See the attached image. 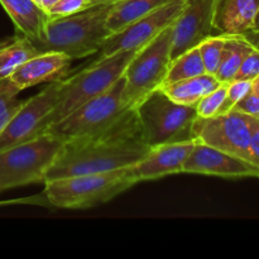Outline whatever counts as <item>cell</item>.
I'll return each instance as SVG.
<instances>
[{"label":"cell","instance_id":"6da1fadb","mask_svg":"<svg viewBox=\"0 0 259 259\" xmlns=\"http://www.w3.org/2000/svg\"><path fill=\"white\" fill-rule=\"evenodd\" d=\"M141 137L136 110L131 109L100 133L63 142L46 180L103 174L136 164L149 152Z\"/></svg>","mask_w":259,"mask_h":259},{"label":"cell","instance_id":"7a4b0ae2","mask_svg":"<svg viewBox=\"0 0 259 259\" xmlns=\"http://www.w3.org/2000/svg\"><path fill=\"white\" fill-rule=\"evenodd\" d=\"M113 7L114 4L91 5L76 14L50 18L45 34L33 40V46L39 53L61 52L72 60L95 55L111 34L108 17Z\"/></svg>","mask_w":259,"mask_h":259},{"label":"cell","instance_id":"3957f363","mask_svg":"<svg viewBox=\"0 0 259 259\" xmlns=\"http://www.w3.org/2000/svg\"><path fill=\"white\" fill-rule=\"evenodd\" d=\"M137 51L138 50L123 51L106 58L94 60L75 76L62 78L57 103L43 121L39 134L80 108L82 104L109 90L123 76Z\"/></svg>","mask_w":259,"mask_h":259},{"label":"cell","instance_id":"277c9868","mask_svg":"<svg viewBox=\"0 0 259 259\" xmlns=\"http://www.w3.org/2000/svg\"><path fill=\"white\" fill-rule=\"evenodd\" d=\"M128 168L47 180L43 195L48 204L61 209L96 206L110 201L136 185L129 176Z\"/></svg>","mask_w":259,"mask_h":259},{"label":"cell","instance_id":"5b68a950","mask_svg":"<svg viewBox=\"0 0 259 259\" xmlns=\"http://www.w3.org/2000/svg\"><path fill=\"white\" fill-rule=\"evenodd\" d=\"M141 137L149 147L176 143L192 138V123L197 118L195 105L171 100L161 89L152 91L136 106Z\"/></svg>","mask_w":259,"mask_h":259},{"label":"cell","instance_id":"8992f818","mask_svg":"<svg viewBox=\"0 0 259 259\" xmlns=\"http://www.w3.org/2000/svg\"><path fill=\"white\" fill-rule=\"evenodd\" d=\"M63 142L50 133L0 151V191L45 182Z\"/></svg>","mask_w":259,"mask_h":259},{"label":"cell","instance_id":"52a82bcc","mask_svg":"<svg viewBox=\"0 0 259 259\" xmlns=\"http://www.w3.org/2000/svg\"><path fill=\"white\" fill-rule=\"evenodd\" d=\"M124 77L121 76L109 90L82 104L57 123L48 126L43 133H50L62 142L83 138L100 133L114 125L128 113L131 106L124 101Z\"/></svg>","mask_w":259,"mask_h":259},{"label":"cell","instance_id":"ba28073f","mask_svg":"<svg viewBox=\"0 0 259 259\" xmlns=\"http://www.w3.org/2000/svg\"><path fill=\"white\" fill-rule=\"evenodd\" d=\"M172 25L137 51L126 66L123 98L131 108L164 83L172 61Z\"/></svg>","mask_w":259,"mask_h":259},{"label":"cell","instance_id":"9c48e42d","mask_svg":"<svg viewBox=\"0 0 259 259\" xmlns=\"http://www.w3.org/2000/svg\"><path fill=\"white\" fill-rule=\"evenodd\" d=\"M192 138L250 162V115L232 110L192 123Z\"/></svg>","mask_w":259,"mask_h":259},{"label":"cell","instance_id":"30bf717a","mask_svg":"<svg viewBox=\"0 0 259 259\" xmlns=\"http://www.w3.org/2000/svg\"><path fill=\"white\" fill-rule=\"evenodd\" d=\"M187 0H169L153 12L129 23L105 39L96 60L106 58L123 51L141 50L167 27L174 24L186 7Z\"/></svg>","mask_w":259,"mask_h":259},{"label":"cell","instance_id":"8fae6325","mask_svg":"<svg viewBox=\"0 0 259 259\" xmlns=\"http://www.w3.org/2000/svg\"><path fill=\"white\" fill-rule=\"evenodd\" d=\"M61 81L50 82L34 96L23 100L15 115L0 133V151L29 141L40 133L43 121L58 100Z\"/></svg>","mask_w":259,"mask_h":259},{"label":"cell","instance_id":"7c38bea8","mask_svg":"<svg viewBox=\"0 0 259 259\" xmlns=\"http://www.w3.org/2000/svg\"><path fill=\"white\" fill-rule=\"evenodd\" d=\"M219 2L187 0L184 12L172 25V60L212 34Z\"/></svg>","mask_w":259,"mask_h":259},{"label":"cell","instance_id":"4fadbf2b","mask_svg":"<svg viewBox=\"0 0 259 259\" xmlns=\"http://www.w3.org/2000/svg\"><path fill=\"white\" fill-rule=\"evenodd\" d=\"M182 174L210 175L223 179H259V168L252 162L196 142L185 161Z\"/></svg>","mask_w":259,"mask_h":259},{"label":"cell","instance_id":"5bb4252c","mask_svg":"<svg viewBox=\"0 0 259 259\" xmlns=\"http://www.w3.org/2000/svg\"><path fill=\"white\" fill-rule=\"evenodd\" d=\"M195 143V139H190L151 147L141 161L128 168L132 181L137 185L138 182L153 181L168 175L182 174V167Z\"/></svg>","mask_w":259,"mask_h":259},{"label":"cell","instance_id":"9a60e30c","mask_svg":"<svg viewBox=\"0 0 259 259\" xmlns=\"http://www.w3.org/2000/svg\"><path fill=\"white\" fill-rule=\"evenodd\" d=\"M72 58L61 52H43L20 65L9 80L20 91L45 82L62 80L70 72Z\"/></svg>","mask_w":259,"mask_h":259},{"label":"cell","instance_id":"2e32d148","mask_svg":"<svg viewBox=\"0 0 259 259\" xmlns=\"http://www.w3.org/2000/svg\"><path fill=\"white\" fill-rule=\"evenodd\" d=\"M259 0H220L214 19V30L223 35H242L252 29Z\"/></svg>","mask_w":259,"mask_h":259},{"label":"cell","instance_id":"e0dca14e","mask_svg":"<svg viewBox=\"0 0 259 259\" xmlns=\"http://www.w3.org/2000/svg\"><path fill=\"white\" fill-rule=\"evenodd\" d=\"M0 4L22 35L32 42L43 37L50 15L34 0H0Z\"/></svg>","mask_w":259,"mask_h":259},{"label":"cell","instance_id":"ac0fdd59","mask_svg":"<svg viewBox=\"0 0 259 259\" xmlns=\"http://www.w3.org/2000/svg\"><path fill=\"white\" fill-rule=\"evenodd\" d=\"M220 85L222 82L215 77V75L205 72L195 77L164 83L159 89L176 103L182 105H196L197 101L201 100L205 95L214 91Z\"/></svg>","mask_w":259,"mask_h":259},{"label":"cell","instance_id":"d6986e66","mask_svg":"<svg viewBox=\"0 0 259 259\" xmlns=\"http://www.w3.org/2000/svg\"><path fill=\"white\" fill-rule=\"evenodd\" d=\"M38 53L32 40L24 35L0 40V81L9 78L20 65Z\"/></svg>","mask_w":259,"mask_h":259},{"label":"cell","instance_id":"ffe728a7","mask_svg":"<svg viewBox=\"0 0 259 259\" xmlns=\"http://www.w3.org/2000/svg\"><path fill=\"white\" fill-rule=\"evenodd\" d=\"M225 43L223 47L222 58L215 77L222 83L234 80L240 65L245 56L253 50L252 46L242 35H225Z\"/></svg>","mask_w":259,"mask_h":259},{"label":"cell","instance_id":"44dd1931","mask_svg":"<svg viewBox=\"0 0 259 259\" xmlns=\"http://www.w3.org/2000/svg\"><path fill=\"white\" fill-rule=\"evenodd\" d=\"M169 0H121L114 4L108 17V28L111 33L118 32L129 23L153 12Z\"/></svg>","mask_w":259,"mask_h":259},{"label":"cell","instance_id":"7402d4cb","mask_svg":"<svg viewBox=\"0 0 259 259\" xmlns=\"http://www.w3.org/2000/svg\"><path fill=\"white\" fill-rule=\"evenodd\" d=\"M206 71H205L204 62H202L199 47L196 46V47L190 48L186 52L181 53L179 57L171 61L164 83H171L180 80H185V78L195 77V76L202 75Z\"/></svg>","mask_w":259,"mask_h":259},{"label":"cell","instance_id":"603a6c76","mask_svg":"<svg viewBox=\"0 0 259 259\" xmlns=\"http://www.w3.org/2000/svg\"><path fill=\"white\" fill-rule=\"evenodd\" d=\"M225 35H210L197 45L201 55L202 62H204L205 71L207 73L215 75L218 67H219L220 58H222L223 47L225 43Z\"/></svg>","mask_w":259,"mask_h":259},{"label":"cell","instance_id":"cb8c5ba5","mask_svg":"<svg viewBox=\"0 0 259 259\" xmlns=\"http://www.w3.org/2000/svg\"><path fill=\"white\" fill-rule=\"evenodd\" d=\"M227 89L228 82L222 83L219 88H217L214 91L205 95L201 100L197 101L196 105H195L197 116H200V118H210V116L218 115L225 100V96H227Z\"/></svg>","mask_w":259,"mask_h":259},{"label":"cell","instance_id":"d4e9b609","mask_svg":"<svg viewBox=\"0 0 259 259\" xmlns=\"http://www.w3.org/2000/svg\"><path fill=\"white\" fill-rule=\"evenodd\" d=\"M250 88V81L245 80H233L228 82L227 89V96L223 103L222 108H220L219 114L228 113L234 109V106L247 95Z\"/></svg>","mask_w":259,"mask_h":259},{"label":"cell","instance_id":"484cf974","mask_svg":"<svg viewBox=\"0 0 259 259\" xmlns=\"http://www.w3.org/2000/svg\"><path fill=\"white\" fill-rule=\"evenodd\" d=\"M233 110L240 111V113L254 116V118H259V76L250 81L249 91L234 106Z\"/></svg>","mask_w":259,"mask_h":259},{"label":"cell","instance_id":"4316f807","mask_svg":"<svg viewBox=\"0 0 259 259\" xmlns=\"http://www.w3.org/2000/svg\"><path fill=\"white\" fill-rule=\"evenodd\" d=\"M89 7H91L89 0H58L47 13L50 18L67 17L82 12Z\"/></svg>","mask_w":259,"mask_h":259},{"label":"cell","instance_id":"83f0119b","mask_svg":"<svg viewBox=\"0 0 259 259\" xmlns=\"http://www.w3.org/2000/svg\"><path fill=\"white\" fill-rule=\"evenodd\" d=\"M259 76V51L253 48L243 60L234 80L252 81Z\"/></svg>","mask_w":259,"mask_h":259},{"label":"cell","instance_id":"f1b7e54d","mask_svg":"<svg viewBox=\"0 0 259 259\" xmlns=\"http://www.w3.org/2000/svg\"><path fill=\"white\" fill-rule=\"evenodd\" d=\"M19 93V89L13 85L9 78L0 81V115L18 100L17 96Z\"/></svg>","mask_w":259,"mask_h":259},{"label":"cell","instance_id":"f546056e","mask_svg":"<svg viewBox=\"0 0 259 259\" xmlns=\"http://www.w3.org/2000/svg\"><path fill=\"white\" fill-rule=\"evenodd\" d=\"M250 162L259 168V118L250 116Z\"/></svg>","mask_w":259,"mask_h":259},{"label":"cell","instance_id":"4dcf8cb0","mask_svg":"<svg viewBox=\"0 0 259 259\" xmlns=\"http://www.w3.org/2000/svg\"><path fill=\"white\" fill-rule=\"evenodd\" d=\"M22 103H23V100H19V99H18L15 103H13L12 105H10L9 108H8L7 110H5L4 113L0 115V133H2V132L5 129V126L9 124V121L12 120L13 116L15 115V113L18 111V109H19L20 105H22Z\"/></svg>","mask_w":259,"mask_h":259},{"label":"cell","instance_id":"1f68e13d","mask_svg":"<svg viewBox=\"0 0 259 259\" xmlns=\"http://www.w3.org/2000/svg\"><path fill=\"white\" fill-rule=\"evenodd\" d=\"M242 37L252 46L253 48L259 51V30L255 29H249L247 32H244L242 34Z\"/></svg>","mask_w":259,"mask_h":259},{"label":"cell","instance_id":"d6a6232c","mask_svg":"<svg viewBox=\"0 0 259 259\" xmlns=\"http://www.w3.org/2000/svg\"><path fill=\"white\" fill-rule=\"evenodd\" d=\"M34 2L37 3L40 8H43L46 12H48V10H50L51 8H52L53 5L58 2V0H34Z\"/></svg>","mask_w":259,"mask_h":259},{"label":"cell","instance_id":"836d02e7","mask_svg":"<svg viewBox=\"0 0 259 259\" xmlns=\"http://www.w3.org/2000/svg\"><path fill=\"white\" fill-rule=\"evenodd\" d=\"M90 5H100V4H116L121 0H89Z\"/></svg>","mask_w":259,"mask_h":259},{"label":"cell","instance_id":"e575fe53","mask_svg":"<svg viewBox=\"0 0 259 259\" xmlns=\"http://www.w3.org/2000/svg\"><path fill=\"white\" fill-rule=\"evenodd\" d=\"M252 29L259 30V9H258L257 15H255V19H254V23H253V28H252Z\"/></svg>","mask_w":259,"mask_h":259}]
</instances>
